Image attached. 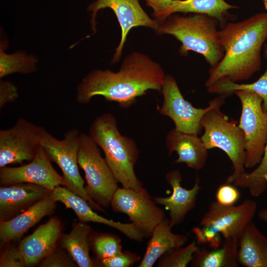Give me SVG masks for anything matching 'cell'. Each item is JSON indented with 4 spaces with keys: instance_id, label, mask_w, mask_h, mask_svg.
I'll list each match as a JSON object with an SVG mask.
<instances>
[{
    "instance_id": "obj_33",
    "label": "cell",
    "mask_w": 267,
    "mask_h": 267,
    "mask_svg": "<svg viewBox=\"0 0 267 267\" xmlns=\"http://www.w3.org/2000/svg\"><path fill=\"white\" fill-rule=\"evenodd\" d=\"M26 266L24 256L19 247L8 246L0 258V267H24Z\"/></svg>"
},
{
    "instance_id": "obj_20",
    "label": "cell",
    "mask_w": 267,
    "mask_h": 267,
    "mask_svg": "<svg viewBox=\"0 0 267 267\" xmlns=\"http://www.w3.org/2000/svg\"><path fill=\"white\" fill-rule=\"evenodd\" d=\"M56 203L50 194L14 218L0 222L1 241L6 244L19 239L44 217L51 215L56 208Z\"/></svg>"
},
{
    "instance_id": "obj_4",
    "label": "cell",
    "mask_w": 267,
    "mask_h": 267,
    "mask_svg": "<svg viewBox=\"0 0 267 267\" xmlns=\"http://www.w3.org/2000/svg\"><path fill=\"white\" fill-rule=\"evenodd\" d=\"M218 23L215 18L206 14L181 16L174 13L159 23L155 32L159 35L174 36L181 44L179 50L181 54L194 51L202 55L213 67L224 55L217 29Z\"/></svg>"
},
{
    "instance_id": "obj_16",
    "label": "cell",
    "mask_w": 267,
    "mask_h": 267,
    "mask_svg": "<svg viewBox=\"0 0 267 267\" xmlns=\"http://www.w3.org/2000/svg\"><path fill=\"white\" fill-rule=\"evenodd\" d=\"M51 195L55 201L62 203L66 209H72L81 222H92L106 224L136 241L142 242L144 238L132 223L115 222L99 215L92 210L87 201L64 186L56 187L51 191Z\"/></svg>"
},
{
    "instance_id": "obj_18",
    "label": "cell",
    "mask_w": 267,
    "mask_h": 267,
    "mask_svg": "<svg viewBox=\"0 0 267 267\" xmlns=\"http://www.w3.org/2000/svg\"><path fill=\"white\" fill-rule=\"evenodd\" d=\"M52 191L30 183L0 187V222L10 220L50 195Z\"/></svg>"
},
{
    "instance_id": "obj_10",
    "label": "cell",
    "mask_w": 267,
    "mask_h": 267,
    "mask_svg": "<svg viewBox=\"0 0 267 267\" xmlns=\"http://www.w3.org/2000/svg\"><path fill=\"white\" fill-rule=\"evenodd\" d=\"M161 93L163 97L160 113L171 118L175 128L179 131L198 135L203 129L201 120L210 109L222 106L227 96L220 95L209 102L205 108H197L184 99L175 78L170 75L166 76Z\"/></svg>"
},
{
    "instance_id": "obj_35",
    "label": "cell",
    "mask_w": 267,
    "mask_h": 267,
    "mask_svg": "<svg viewBox=\"0 0 267 267\" xmlns=\"http://www.w3.org/2000/svg\"><path fill=\"white\" fill-rule=\"evenodd\" d=\"M18 97V89L11 82L1 81L0 82V108L9 103L16 100Z\"/></svg>"
},
{
    "instance_id": "obj_21",
    "label": "cell",
    "mask_w": 267,
    "mask_h": 267,
    "mask_svg": "<svg viewBox=\"0 0 267 267\" xmlns=\"http://www.w3.org/2000/svg\"><path fill=\"white\" fill-rule=\"evenodd\" d=\"M238 260L245 267H267V236L252 221L238 238Z\"/></svg>"
},
{
    "instance_id": "obj_22",
    "label": "cell",
    "mask_w": 267,
    "mask_h": 267,
    "mask_svg": "<svg viewBox=\"0 0 267 267\" xmlns=\"http://www.w3.org/2000/svg\"><path fill=\"white\" fill-rule=\"evenodd\" d=\"M172 228L167 218L154 228L138 267H151L166 252L186 244L188 237L184 234L175 233Z\"/></svg>"
},
{
    "instance_id": "obj_9",
    "label": "cell",
    "mask_w": 267,
    "mask_h": 267,
    "mask_svg": "<svg viewBox=\"0 0 267 267\" xmlns=\"http://www.w3.org/2000/svg\"><path fill=\"white\" fill-rule=\"evenodd\" d=\"M242 106L238 123L245 139V167L252 168L262 160L267 142V110L262 98L253 92L237 90L233 93Z\"/></svg>"
},
{
    "instance_id": "obj_36",
    "label": "cell",
    "mask_w": 267,
    "mask_h": 267,
    "mask_svg": "<svg viewBox=\"0 0 267 267\" xmlns=\"http://www.w3.org/2000/svg\"><path fill=\"white\" fill-rule=\"evenodd\" d=\"M147 5L153 10L155 19L159 23L166 19V14L174 0H145Z\"/></svg>"
},
{
    "instance_id": "obj_31",
    "label": "cell",
    "mask_w": 267,
    "mask_h": 267,
    "mask_svg": "<svg viewBox=\"0 0 267 267\" xmlns=\"http://www.w3.org/2000/svg\"><path fill=\"white\" fill-rule=\"evenodd\" d=\"M140 260L139 255L128 251H122L113 257L97 261L99 265L105 267H130Z\"/></svg>"
},
{
    "instance_id": "obj_32",
    "label": "cell",
    "mask_w": 267,
    "mask_h": 267,
    "mask_svg": "<svg viewBox=\"0 0 267 267\" xmlns=\"http://www.w3.org/2000/svg\"><path fill=\"white\" fill-rule=\"evenodd\" d=\"M78 266L69 254L57 247L39 264L40 267H75Z\"/></svg>"
},
{
    "instance_id": "obj_2",
    "label": "cell",
    "mask_w": 267,
    "mask_h": 267,
    "mask_svg": "<svg viewBox=\"0 0 267 267\" xmlns=\"http://www.w3.org/2000/svg\"><path fill=\"white\" fill-rule=\"evenodd\" d=\"M219 38L224 55L209 70L207 89L222 81L248 80L260 70L262 48L267 39V12L228 23L219 31Z\"/></svg>"
},
{
    "instance_id": "obj_23",
    "label": "cell",
    "mask_w": 267,
    "mask_h": 267,
    "mask_svg": "<svg viewBox=\"0 0 267 267\" xmlns=\"http://www.w3.org/2000/svg\"><path fill=\"white\" fill-rule=\"evenodd\" d=\"M92 230L86 222H75L69 233L62 234L61 247L66 250L79 267L95 266L90 257L89 237Z\"/></svg>"
},
{
    "instance_id": "obj_28",
    "label": "cell",
    "mask_w": 267,
    "mask_h": 267,
    "mask_svg": "<svg viewBox=\"0 0 267 267\" xmlns=\"http://www.w3.org/2000/svg\"><path fill=\"white\" fill-rule=\"evenodd\" d=\"M236 187L247 188L251 194L257 197L267 188V142L264 155L257 167L250 173H246L241 178L233 183Z\"/></svg>"
},
{
    "instance_id": "obj_34",
    "label": "cell",
    "mask_w": 267,
    "mask_h": 267,
    "mask_svg": "<svg viewBox=\"0 0 267 267\" xmlns=\"http://www.w3.org/2000/svg\"><path fill=\"white\" fill-rule=\"evenodd\" d=\"M240 192L233 184L225 183L221 185L216 193L217 201L224 206H232L238 200Z\"/></svg>"
},
{
    "instance_id": "obj_25",
    "label": "cell",
    "mask_w": 267,
    "mask_h": 267,
    "mask_svg": "<svg viewBox=\"0 0 267 267\" xmlns=\"http://www.w3.org/2000/svg\"><path fill=\"white\" fill-rule=\"evenodd\" d=\"M237 8L224 0H174L167 12L166 18L177 12L204 14L223 25L227 19V11Z\"/></svg>"
},
{
    "instance_id": "obj_14",
    "label": "cell",
    "mask_w": 267,
    "mask_h": 267,
    "mask_svg": "<svg viewBox=\"0 0 267 267\" xmlns=\"http://www.w3.org/2000/svg\"><path fill=\"white\" fill-rule=\"evenodd\" d=\"M1 185L30 183L51 191L58 186H65L63 176L53 167L51 160L40 146L35 158L27 164L19 167L0 168Z\"/></svg>"
},
{
    "instance_id": "obj_39",
    "label": "cell",
    "mask_w": 267,
    "mask_h": 267,
    "mask_svg": "<svg viewBox=\"0 0 267 267\" xmlns=\"http://www.w3.org/2000/svg\"><path fill=\"white\" fill-rule=\"evenodd\" d=\"M266 12H267V8H266Z\"/></svg>"
},
{
    "instance_id": "obj_40",
    "label": "cell",
    "mask_w": 267,
    "mask_h": 267,
    "mask_svg": "<svg viewBox=\"0 0 267 267\" xmlns=\"http://www.w3.org/2000/svg\"><path fill=\"white\" fill-rule=\"evenodd\" d=\"M267 45V43L266 44Z\"/></svg>"
},
{
    "instance_id": "obj_6",
    "label": "cell",
    "mask_w": 267,
    "mask_h": 267,
    "mask_svg": "<svg viewBox=\"0 0 267 267\" xmlns=\"http://www.w3.org/2000/svg\"><path fill=\"white\" fill-rule=\"evenodd\" d=\"M216 106L203 116L200 124L204 129L201 138L207 149L218 148L224 151L230 160L233 172L226 183L233 184L246 173L244 133L237 121L229 120Z\"/></svg>"
},
{
    "instance_id": "obj_11",
    "label": "cell",
    "mask_w": 267,
    "mask_h": 267,
    "mask_svg": "<svg viewBox=\"0 0 267 267\" xmlns=\"http://www.w3.org/2000/svg\"><path fill=\"white\" fill-rule=\"evenodd\" d=\"M110 205L115 212L127 215L146 238L151 237L154 228L166 218L164 211L157 206L143 187L137 190L119 187Z\"/></svg>"
},
{
    "instance_id": "obj_7",
    "label": "cell",
    "mask_w": 267,
    "mask_h": 267,
    "mask_svg": "<svg viewBox=\"0 0 267 267\" xmlns=\"http://www.w3.org/2000/svg\"><path fill=\"white\" fill-rule=\"evenodd\" d=\"M78 162L85 174L88 196L100 207H108L119 187L118 182L102 157L99 147L85 133L79 135Z\"/></svg>"
},
{
    "instance_id": "obj_17",
    "label": "cell",
    "mask_w": 267,
    "mask_h": 267,
    "mask_svg": "<svg viewBox=\"0 0 267 267\" xmlns=\"http://www.w3.org/2000/svg\"><path fill=\"white\" fill-rule=\"evenodd\" d=\"M62 227L61 220L52 217L20 242L18 247L26 266L39 264L57 247L62 236Z\"/></svg>"
},
{
    "instance_id": "obj_37",
    "label": "cell",
    "mask_w": 267,
    "mask_h": 267,
    "mask_svg": "<svg viewBox=\"0 0 267 267\" xmlns=\"http://www.w3.org/2000/svg\"><path fill=\"white\" fill-rule=\"evenodd\" d=\"M258 217L260 220L267 222V208L261 210L258 213Z\"/></svg>"
},
{
    "instance_id": "obj_5",
    "label": "cell",
    "mask_w": 267,
    "mask_h": 267,
    "mask_svg": "<svg viewBox=\"0 0 267 267\" xmlns=\"http://www.w3.org/2000/svg\"><path fill=\"white\" fill-rule=\"evenodd\" d=\"M257 209L256 202L246 199L240 204L224 206L217 201L209 205L202 217L199 226L192 229L199 245L209 244L216 249L221 244V234L224 238L237 237L254 218Z\"/></svg>"
},
{
    "instance_id": "obj_30",
    "label": "cell",
    "mask_w": 267,
    "mask_h": 267,
    "mask_svg": "<svg viewBox=\"0 0 267 267\" xmlns=\"http://www.w3.org/2000/svg\"><path fill=\"white\" fill-rule=\"evenodd\" d=\"M198 247L196 242L192 241L185 247L173 248L159 259L157 267H186L191 263L193 255Z\"/></svg>"
},
{
    "instance_id": "obj_1",
    "label": "cell",
    "mask_w": 267,
    "mask_h": 267,
    "mask_svg": "<svg viewBox=\"0 0 267 267\" xmlns=\"http://www.w3.org/2000/svg\"><path fill=\"white\" fill-rule=\"evenodd\" d=\"M166 76L159 63L144 53L133 52L124 59L117 72L98 69L87 74L77 87L76 101L87 104L99 95L128 108L149 90L161 92Z\"/></svg>"
},
{
    "instance_id": "obj_12",
    "label": "cell",
    "mask_w": 267,
    "mask_h": 267,
    "mask_svg": "<svg viewBox=\"0 0 267 267\" xmlns=\"http://www.w3.org/2000/svg\"><path fill=\"white\" fill-rule=\"evenodd\" d=\"M42 126L20 117L11 128L0 130V168L30 162L40 145Z\"/></svg>"
},
{
    "instance_id": "obj_38",
    "label": "cell",
    "mask_w": 267,
    "mask_h": 267,
    "mask_svg": "<svg viewBox=\"0 0 267 267\" xmlns=\"http://www.w3.org/2000/svg\"><path fill=\"white\" fill-rule=\"evenodd\" d=\"M264 4L265 9L267 8V0H262Z\"/></svg>"
},
{
    "instance_id": "obj_24",
    "label": "cell",
    "mask_w": 267,
    "mask_h": 267,
    "mask_svg": "<svg viewBox=\"0 0 267 267\" xmlns=\"http://www.w3.org/2000/svg\"><path fill=\"white\" fill-rule=\"evenodd\" d=\"M238 238H224L221 248L208 251L196 250L193 255L191 266L194 267H237L238 266Z\"/></svg>"
},
{
    "instance_id": "obj_8",
    "label": "cell",
    "mask_w": 267,
    "mask_h": 267,
    "mask_svg": "<svg viewBox=\"0 0 267 267\" xmlns=\"http://www.w3.org/2000/svg\"><path fill=\"white\" fill-rule=\"evenodd\" d=\"M80 133L77 129L67 130L63 138L59 139L42 127L40 145L48 158L60 168L65 180V187L88 201L92 208L99 211L104 209L95 203L88 196L85 181L80 175L78 162Z\"/></svg>"
},
{
    "instance_id": "obj_26",
    "label": "cell",
    "mask_w": 267,
    "mask_h": 267,
    "mask_svg": "<svg viewBox=\"0 0 267 267\" xmlns=\"http://www.w3.org/2000/svg\"><path fill=\"white\" fill-rule=\"evenodd\" d=\"M264 56L267 62V45L264 46ZM237 90L253 92L263 99V106L267 110V67L264 74L256 81L250 84H238L227 80L219 82L207 89L210 93L226 96Z\"/></svg>"
},
{
    "instance_id": "obj_13",
    "label": "cell",
    "mask_w": 267,
    "mask_h": 267,
    "mask_svg": "<svg viewBox=\"0 0 267 267\" xmlns=\"http://www.w3.org/2000/svg\"><path fill=\"white\" fill-rule=\"evenodd\" d=\"M105 8H109L114 12L121 28V40L112 59V63L120 60L127 35L133 28L143 26L155 31L159 26V22L150 18L144 11L139 0H97L88 8V11L92 12L91 25L94 31L96 13Z\"/></svg>"
},
{
    "instance_id": "obj_27",
    "label": "cell",
    "mask_w": 267,
    "mask_h": 267,
    "mask_svg": "<svg viewBox=\"0 0 267 267\" xmlns=\"http://www.w3.org/2000/svg\"><path fill=\"white\" fill-rule=\"evenodd\" d=\"M0 78L21 73L29 74L36 70L37 60L33 56L22 52L8 54L4 52L3 44L0 46Z\"/></svg>"
},
{
    "instance_id": "obj_19",
    "label": "cell",
    "mask_w": 267,
    "mask_h": 267,
    "mask_svg": "<svg viewBox=\"0 0 267 267\" xmlns=\"http://www.w3.org/2000/svg\"><path fill=\"white\" fill-rule=\"evenodd\" d=\"M169 155L176 151L178 158L173 163H185L187 167L198 171L202 169L208 157L207 148L198 135L184 133L175 128L166 137Z\"/></svg>"
},
{
    "instance_id": "obj_3",
    "label": "cell",
    "mask_w": 267,
    "mask_h": 267,
    "mask_svg": "<svg viewBox=\"0 0 267 267\" xmlns=\"http://www.w3.org/2000/svg\"><path fill=\"white\" fill-rule=\"evenodd\" d=\"M88 134L103 151L108 165L123 187L136 190L143 187L134 170L139 154L137 144L133 138L121 134L113 114L105 113L96 117Z\"/></svg>"
},
{
    "instance_id": "obj_15",
    "label": "cell",
    "mask_w": 267,
    "mask_h": 267,
    "mask_svg": "<svg viewBox=\"0 0 267 267\" xmlns=\"http://www.w3.org/2000/svg\"><path fill=\"white\" fill-rule=\"evenodd\" d=\"M166 180L173 190L168 197H155L153 199L157 204L165 206L169 211L170 224L172 227L182 223L186 215L193 210L196 204L197 195L201 187L199 179L196 177L193 186L189 189L181 185L182 178L178 170L167 173Z\"/></svg>"
},
{
    "instance_id": "obj_29",
    "label": "cell",
    "mask_w": 267,
    "mask_h": 267,
    "mask_svg": "<svg viewBox=\"0 0 267 267\" xmlns=\"http://www.w3.org/2000/svg\"><path fill=\"white\" fill-rule=\"evenodd\" d=\"M89 244L97 261L113 257L123 251L121 239L114 234L92 231Z\"/></svg>"
}]
</instances>
